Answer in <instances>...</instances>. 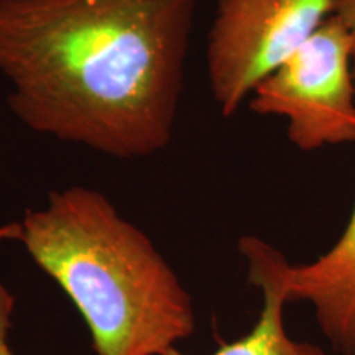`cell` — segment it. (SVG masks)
<instances>
[{"mask_svg":"<svg viewBox=\"0 0 355 355\" xmlns=\"http://www.w3.org/2000/svg\"><path fill=\"white\" fill-rule=\"evenodd\" d=\"M20 222H8L0 225V243L19 242L20 239Z\"/></svg>","mask_w":355,"mask_h":355,"instance_id":"9","label":"cell"},{"mask_svg":"<svg viewBox=\"0 0 355 355\" xmlns=\"http://www.w3.org/2000/svg\"><path fill=\"white\" fill-rule=\"evenodd\" d=\"M199 0H0L7 104L40 135L119 159L171 144Z\"/></svg>","mask_w":355,"mask_h":355,"instance_id":"1","label":"cell"},{"mask_svg":"<svg viewBox=\"0 0 355 355\" xmlns=\"http://www.w3.org/2000/svg\"><path fill=\"white\" fill-rule=\"evenodd\" d=\"M239 250L247 261L248 282L261 291L263 308L247 336L220 344L212 355H327L318 345L291 339L285 329L283 311L288 304L285 277L290 266L285 255L254 235L242 237ZM165 355L188 354L175 347Z\"/></svg>","mask_w":355,"mask_h":355,"instance_id":"6","label":"cell"},{"mask_svg":"<svg viewBox=\"0 0 355 355\" xmlns=\"http://www.w3.org/2000/svg\"><path fill=\"white\" fill-rule=\"evenodd\" d=\"M21 245L76 306L96 355H165L196 331L168 260L101 191H51L20 220Z\"/></svg>","mask_w":355,"mask_h":355,"instance_id":"2","label":"cell"},{"mask_svg":"<svg viewBox=\"0 0 355 355\" xmlns=\"http://www.w3.org/2000/svg\"><path fill=\"white\" fill-rule=\"evenodd\" d=\"M354 42L332 13L252 92L250 109L288 121V137L301 150L355 141Z\"/></svg>","mask_w":355,"mask_h":355,"instance_id":"3","label":"cell"},{"mask_svg":"<svg viewBox=\"0 0 355 355\" xmlns=\"http://www.w3.org/2000/svg\"><path fill=\"white\" fill-rule=\"evenodd\" d=\"M336 0H217L207 76L222 115L237 112L257 84L313 37Z\"/></svg>","mask_w":355,"mask_h":355,"instance_id":"4","label":"cell"},{"mask_svg":"<svg viewBox=\"0 0 355 355\" xmlns=\"http://www.w3.org/2000/svg\"><path fill=\"white\" fill-rule=\"evenodd\" d=\"M13 309L15 298L6 286L0 285V355H15L10 344Z\"/></svg>","mask_w":355,"mask_h":355,"instance_id":"7","label":"cell"},{"mask_svg":"<svg viewBox=\"0 0 355 355\" xmlns=\"http://www.w3.org/2000/svg\"><path fill=\"white\" fill-rule=\"evenodd\" d=\"M285 288L288 303L308 301L314 306L319 326L337 352L355 355V207L327 254L311 263L288 266Z\"/></svg>","mask_w":355,"mask_h":355,"instance_id":"5","label":"cell"},{"mask_svg":"<svg viewBox=\"0 0 355 355\" xmlns=\"http://www.w3.org/2000/svg\"><path fill=\"white\" fill-rule=\"evenodd\" d=\"M334 13L344 21L347 26L350 37L354 42V55H355V0H336Z\"/></svg>","mask_w":355,"mask_h":355,"instance_id":"8","label":"cell"}]
</instances>
